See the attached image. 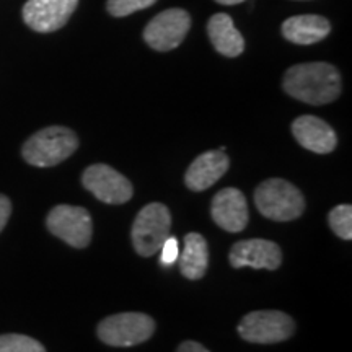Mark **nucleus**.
<instances>
[{"instance_id": "14", "label": "nucleus", "mask_w": 352, "mask_h": 352, "mask_svg": "<svg viewBox=\"0 0 352 352\" xmlns=\"http://www.w3.org/2000/svg\"><path fill=\"white\" fill-rule=\"evenodd\" d=\"M228 166H230V160H228L226 152H204L189 165L186 175H184V183L191 191H204L227 173Z\"/></svg>"}, {"instance_id": "21", "label": "nucleus", "mask_w": 352, "mask_h": 352, "mask_svg": "<svg viewBox=\"0 0 352 352\" xmlns=\"http://www.w3.org/2000/svg\"><path fill=\"white\" fill-rule=\"evenodd\" d=\"M160 263L164 264V266H171V264L176 263V259L179 256V248H178V240L175 239V236H168V239L165 240V243L162 245L160 248Z\"/></svg>"}, {"instance_id": "24", "label": "nucleus", "mask_w": 352, "mask_h": 352, "mask_svg": "<svg viewBox=\"0 0 352 352\" xmlns=\"http://www.w3.org/2000/svg\"><path fill=\"white\" fill-rule=\"evenodd\" d=\"M220 6H236V3L245 2V0H215Z\"/></svg>"}, {"instance_id": "6", "label": "nucleus", "mask_w": 352, "mask_h": 352, "mask_svg": "<svg viewBox=\"0 0 352 352\" xmlns=\"http://www.w3.org/2000/svg\"><path fill=\"white\" fill-rule=\"evenodd\" d=\"M296 333V323L287 314L277 310H259L245 315L239 324L241 340L254 344H276L287 341Z\"/></svg>"}, {"instance_id": "11", "label": "nucleus", "mask_w": 352, "mask_h": 352, "mask_svg": "<svg viewBox=\"0 0 352 352\" xmlns=\"http://www.w3.org/2000/svg\"><path fill=\"white\" fill-rule=\"evenodd\" d=\"M228 261L235 270L253 267V270L274 271L283 263V252L279 245L271 240H243L232 246Z\"/></svg>"}, {"instance_id": "22", "label": "nucleus", "mask_w": 352, "mask_h": 352, "mask_svg": "<svg viewBox=\"0 0 352 352\" xmlns=\"http://www.w3.org/2000/svg\"><path fill=\"white\" fill-rule=\"evenodd\" d=\"M12 214V202L7 196L0 195V232L3 230L7 226L8 219H10Z\"/></svg>"}, {"instance_id": "8", "label": "nucleus", "mask_w": 352, "mask_h": 352, "mask_svg": "<svg viewBox=\"0 0 352 352\" xmlns=\"http://www.w3.org/2000/svg\"><path fill=\"white\" fill-rule=\"evenodd\" d=\"M191 28V16L183 8H170L158 13L151 23L145 26L144 39L152 50L166 52L176 50L184 41Z\"/></svg>"}, {"instance_id": "15", "label": "nucleus", "mask_w": 352, "mask_h": 352, "mask_svg": "<svg viewBox=\"0 0 352 352\" xmlns=\"http://www.w3.org/2000/svg\"><path fill=\"white\" fill-rule=\"evenodd\" d=\"M331 32V23L320 15H298L290 16L283 23V34L287 41L294 44L320 43Z\"/></svg>"}, {"instance_id": "16", "label": "nucleus", "mask_w": 352, "mask_h": 352, "mask_svg": "<svg viewBox=\"0 0 352 352\" xmlns=\"http://www.w3.org/2000/svg\"><path fill=\"white\" fill-rule=\"evenodd\" d=\"M209 39L222 56L236 57L245 51V39L227 13H215L208 23Z\"/></svg>"}, {"instance_id": "9", "label": "nucleus", "mask_w": 352, "mask_h": 352, "mask_svg": "<svg viewBox=\"0 0 352 352\" xmlns=\"http://www.w3.org/2000/svg\"><path fill=\"white\" fill-rule=\"evenodd\" d=\"M82 184L96 199L107 204H124L134 195L129 179L104 164L88 166L82 173Z\"/></svg>"}, {"instance_id": "5", "label": "nucleus", "mask_w": 352, "mask_h": 352, "mask_svg": "<svg viewBox=\"0 0 352 352\" xmlns=\"http://www.w3.org/2000/svg\"><path fill=\"white\" fill-rule=\"evenodd\" d=\"M155 333V321L145 314L126 311L107 316L96 328V334L104 344L131 347L148 341Z\"/></svg>"}, {"instance_id": "12", "label": "nucleus", "mask_w": 352, "mask_h": 352, "mask_svg": "<svg viewBox=\"0 0 352 352\" xmlns=\"http://www.w3.org/2000/svg\"><path fill=\"white\" fill-rule=\"evenodd\" d=\"M210 214L220 228L230 233L245 230L250 219L248 204H246L243 192L236 188L220 189L212 199Z\"/></svg>"}, {"instance_id": "13", "label": "nucleus", "mask_w": 352, "mask_h": 352, "mask_svg": "<svg viewBox=\"0 0 352 352\" xmlns=\"http://www.w3.org/2000/svg\"><path fill=\"white\" fill-rule=\"evenodd\" d=\"M292 134L297 139V142L307 151L315 153H329L336 148L338 138L333 127L316 116L297 118L292 122Z\"/></svg>"}, {"instance_id": "20", "label": "nucleus", "mask_w": 352, "mask_h": 352, "mask_svg": "<svg viewBox=\"0 0 352 352\" xmlns=\"http://www.w3.org/2000/svg\"><path fill=\"white\" fill-rule=\"evenodd\" d=\"M157 0H108V12L113 16H127L144 8L152 7Z\"/></svg>"}, {"instance_id": "18", "label": "nucleus", "mask_w": 352, "mask_h": 352, "mask_svg": "<svg viewBox=\"0 0 352 352\" xmlns=\"http://www.w3.org/2000/svg\"><path fill=\"white\" fill-rule=\"evenodd\" d=\"M0 352H46L41 342L25 334H0Z\"/></svg>"}, {"instance_id": "1", "label": "nucleus", "mask_w": 352, "mask_h": 352, "mask_svg": "<svg viewBox=\"0 0 352 352\" xmlns=\"http://www.w3.org/2000/svg\"><path fill=\"white\" fill-rule=\"evenodd\" d=\"M283 87L285 94L307 104H328L341 95V74L328 63L297 64L287 69Z\"/></svg>"}, {"instance_id": "19", "label": "nucleus", "mask_w": 352, "mask_h": 352, "mask_svg": "<svg viewBox=\"0 0 352 352\" xmlns=\"http://www.w3.org/2000/svg\"><path fill=\"white\" fill-rule=\"evenodd\" d=\"M328 222L331 230L342 240H352V208L341 204L329 210Z\"/></svg>"}, {"instance_id": "23", "label": "nucleus", "mask_w": 352, "mask_h": 352, "mask_svg": "<svg viewBox=\"0 0 352 352\" xmlns=\"http://www.w3.org/2000/svg\"><path fill=\"white\" fill-rule=\"evenodd\" d=\"M176 352H209V351L196 341H184L178 346Z\"/></svg>"}, {"instance_id": "3", "label": "nucleus", "mask_w": 352, "mask_h": 352, "mask_svg": "<svg viewBox=\"0 0 352 352\" xmlns=\"http://www.w3.org/2000/svg\"><path fill=\"white\" fill-rule=\"evenodd\" d=\"M254 204L261 215L276 222L298 219L305 210V199L300 189L280 178L263 182L254 191Z\"/></svg>"}, {"instance_id": "7", "label": "nucleus", "mask_w": 352, "mask_h": 352, "mask_svg": "<svg viewBox=\"0 0 352 352\" xmlns=\"http://www.w3.org/2000/svg\"><path fill=\"white\" fill-rule=\"evenodd\" d=\"M46 227L52 235L72 248H87L94 235V220L87 209L78 206L60 204L47 214Z\"/></svg>"}, {"instance_id": "4", "label": "nucleus", "mask_w": 352, "mask_h": 352, "mask_svg": "<svg viewBox=\"0 0 352 352\" xmlns=\"http://www.w3.org/2000/svg\"><path fill=\"white\" fill-rule=\"evenodd\" d=\"M171 214L162 202H152L138 214L132 226L131 239L140 256H152L160 252L162 245L170 236Z\"/></svg>"}, {"instance_id": "2", "label": "nucleus", "mask_w": 352, "mask_h": 352, "mask_svg": "<svg viewBox=\"0 0 352 352\" xmlns=\"http://www.w3.org/2000/svg\"><path fill=\"white\" fill-rule=\"evenodd\" d=\"M78 148L76 132L64 126L44 127L33 134L21 148L26 164L38 168H50L63 164Z\"/></svg>"}, {"instance_id": "17", "label": "nucleus", "mask_w": 352, "mask_h": 352, "mask_svg": "<svg viewBox=\"0 0 352 352\" xmlns=\"http://www.w3.org/2000/svg\"><path fill=\"white\" fill-rule=\"evenodd\" d=\"M179 271L186 279L197 280L204 277L209 264L208 241L201 233L191 232L184 236V248L179 254Z\"/></svg>"}, {"instance_id": "10", "label": "nucleus", "mask_w": 352, "mask_h": 352, "mask_svg": "<svg viewBox=\"0 0 352 352\" xmlns=\"http://www.w3.org/2000/svg\"><path fill=\"white\" fill-rule=\"evenodd\" d=\"M78 0H28L23 7L25 23L38 33H52L67 23Z\"/></svg>"}]
</instances>
